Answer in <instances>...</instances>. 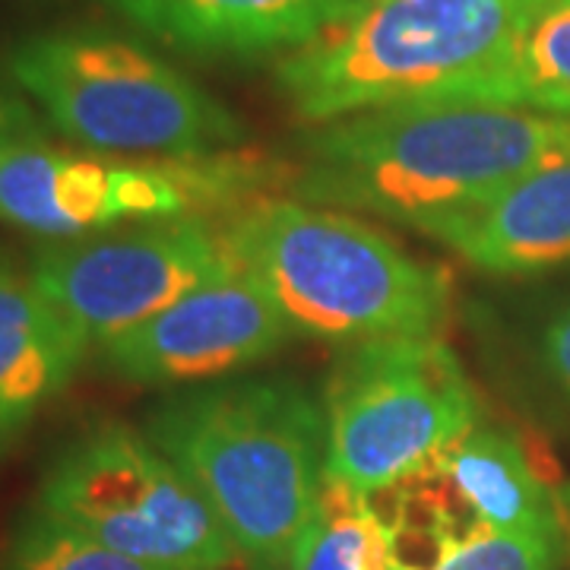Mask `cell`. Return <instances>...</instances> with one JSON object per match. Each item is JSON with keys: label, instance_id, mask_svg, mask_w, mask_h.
<instances>
[{"label": "cell", "instance_id": "obj_1", "mask_svg": "<svg viewBox=\"0 0 570 570\" xmlns=\"http://www.w3.org/2000/svg\"><path fill=\"white\" fill-rule=\"evenodd\" d=\"M302 204L367 213L438 238L535 168L570 159V118L498 105H396L314 124Z\"/></svg>", "mask_w": 570, "mask_h": 570}, {"label": "cell", "instance_id": "obj_2", "mask_svg": "<svg viewBox=\"0 0 570 570\" xmlns=\"http://www.w3.org/2000/svg\"><path fill=\"white\" fill-rule=\"evenodd\" d=\"M146 438L181 469L247 570H298L326 475L324 400L295 374L165 390Z\"/></svg>", "mask_w": 570, "mask_h": 570}, {"label": "cell", "instance_id": "obj_3", "mask_svg": "<svg viewBox=\"0 0 570 570\" xmlns=\"http://www.w3.org/2000/svg\"><path fill=\"white\" fill-rule=\"evenodd\" d=\"M527 0H371L288 55L276 86L307 124L396 105H498Z\"/></svg>", "mask_w": 570, "mask_h": 570}, {"label": "cell", "instance_id": "obj_4", "mask_svg": "<svg viewBox=\"0 0 570 570\" xmlns=\"http://www.w3.org/2000/svg\"><path fill=\"white\" fill-rule=\"evenodd\" d=\"M225 238L295 340L355 346L438 336L448 324L453 307L448 269L412 257L352 213L266 200L228 225Z\"/></svg>", "mask_w": 570, "mask_h": 570}, {"label": "cell", "instance_id": "obj_5", "mask_svg": "<svg viewBox=\"0 0 570 570\" xmlns=\"http://www.w3.org/2000/svg\"><path fill=\"white\" fill-rule=\"evenodd\" d=\"M7 70L55 130L96 156L204 163L247 140L245 121L200 82L102 26L32 32Z\"/></svg>", "mask_w": 570, "mask_h": 570}, {"label": "cell", "instance_id": "obj_6", "mask_svg": "<svg viewBox=\"0 0 570 570\" xmlns=\"http://www.w3.org/2000/svg\"><path fill=\"white\" fill-rule=\"evenodd\" d=\"M321 400L326 475L358 494L396 485L482 422L466 367L441 336L346 346Z\"/></svg>", "mask_w": 570, "mask_h": 570}, {"label": "cell", "instance_id": "obj_7", "mask_svg": "<svg viewBox=\"0 0 570 570\" xmlns=\"http://www.w3.org/2000/svg\"><path fill=\"white\" fill-rule=\"evenodd\" d=\"M39 508L108 549L168 570H225L235 561L228 535L142 428L99 419L48 456Z\"/></svg>", "mask_w": 570, "mask_h": 570}, {"label": "cell", "instance_id": "obj_8", "mask_svg": "<svg viewBox=\"0 0 570 570\" xmlns=\"http://www.w3.org/2000/svg\"><path fill=\"white\" fill-rule=\"evenodd\" d=\"M235 266L225 232L181 216L45 247L29 276L89 346H102Z\"/></svg>", "mask_w": 570, "mask_h": 570}, {"label": "cell", "instance_id": "obj_9", "mask_svg": "<svg viewBox=\"0 0 570 570\" xmlns=\"http://www.w3.org/2000/svg\"><path fill=\"white\" fill-rule=\"evenodd\" d=\"M204 163H115L48 146L41 134L0 146V223L20 232L77 242L121 223L190 216L232 175Z\"/></svg>", "mask_w": 570, "mask_h": 570}, {"label": "cell", "instance_id": "obj_10", "mask_svg": "<svg viewBox=\"0 0 570 570\" xmlns=\"http://www.w3.org/2000/svg\"><path fill=\"white\" fill-rule=\"evenodd\" d=\"M295 340L292 326L242 266L228 269L137 330L102 343L99 362L124 384L181 390L245 374Z\"/></svg>", "mask_w": 570, "mask_h": 570}, {"label": "cell", "instance_id": "obj_11", "mask_svg": "<svg viewBox=\"0 0 570 570\" xmlns=\"http://www.w3.org/2000/svg\"><path fill=\"white\" fill-rule=\"evenodd\" d=\"M146 36L197 61L295 55L371 0H105Z\"/></svg>", "mask_w": 570, "mask_h": 570}, {"label": "cell", "instance_id": "obj_12", "mask_svg": "<svg viewBox=\"0 0 570 570\" xmlns=\"http://www.w3.org/2000/svg\"><path fill=\"white\" fill-rule=\"evenodd\" d=\"M434 242L498 279L570 266V159L530 171Z\"/></svg>", "mask_w": 570, "mask_h": 570}, {"label": "cell", "instance_id": "obj_13", "mask_svg": "<svg viewBox=\"0 0 570 570\" xmlns=\"http://www.w3.org/2000/svg\"><path fill=\"white\" fill-rule=\"evenodd\" d=\"M89 343L0 247V428L20 438L77 377Z\"/></svg>", "mask_w": 570, "mask_h": 570}, {"label": "cell", "instance_id": "obj_14", "mask_svg": "<svg viewBox=\"0 0 570 570\" xmlns=\"http://www.w3.org/2000/svg\"><path fill=\"white\" fill-rule=\"evenodd\" d=\"M463 321L498 384L570 419V292L527 311L472 298L463 305Z\"/></svg>", "mask_w": 570, "mask_h": 570}, {"label": "cell", "instance_id": "obj_15", "mask_svg": "<svg viewBox=\"0 0 570 570\" xmlns=\"http://www.w3.org/2000/svg\"><path fill=\"white\" fill-rule=\"evenodd\" d=\"M438 463L482 527L564 535L554 491L535 472L523 444L504 428L479 422L453 448L444 450Z\"/></svg>", "mask_w": 570, "mask_h": 570}, {"label": "cell", "instance_id": "obj_16", "mask_svg": "<svg viewBox=\"0 0 570 570\" xmlns=\"http://www.w3.org/2000/svg\"><path fill=\"white\" fill-rule=\"evenodd\" d=\"M508 108L570 118V0H527L510 63Z\"/></svg>", "mask_w": 570, "mask_h": 570}, {"label": "cell", "instance_id": "obj_17", "mask_svg": "<svg viewBox=\"0 0 570 570\" xmlns=\"http://www.w3.org/2000/svg\"><path fill=\"white\" fill-rule=\"evenodd\" d=\"M298 570H390L387 530L367 494L324 475Z\"/></svg>", "mask_w": 570, "mask_h": 570}, {"label": "cell", "instance_id": "obj_18", "mask_svg": "<svg viewBox=\"0 0 570 570\" xmlns=\"http://www.w3.org/2000/svg\"><path fill=\"white\" fill-rule=\"evenodd\" d=\"M0 570H168L108 549L29 501L0 546Z\"/></svg>", "mask_w": 570, "mask_h": 570}, {"label": "cell", "instance_id": "obj_19", "mask_svg": "<svg viewBox=\"0 0 570 570\" xmlns=\"http://www.w3.org/2000/svg\"><path fill=\"white\" fill-rule=\"evenodd\" d=\"M564 554L561 532H508L479 527L431 570H558Z\"/></svg>", "mask_w": 570, "mask_h": 570}, {"label": "cell", "instance_id": "obj_20", "mask_svg": "<svg viewBox=\"0 0 570 570\" xmlns=\"http://www.w3.org/2000/svg\"><path fill=\"white\" fill-rule=\"evenodd\" d=\"M36 134H41V127L32 108L0 82V146L22 140V137H36Z\"/></svg>", "mask_w": 570, "mask_h": 570}, {"label": "cell", "instance_id": "obj_21", "mask_svg": "<svg viewBox=\"0 0 570 570\" xmlns=\"http://www.w3.org/2000/svg\"><path fill=\"white\" fill-rule=\"evenodd\" d=\"M13 441H17V438H13V434H7V431L0 428V463H3V456H7V450L13 448Z\"/></svg>", "mask_w": 570, "mask_h": 570}]
</instances>
